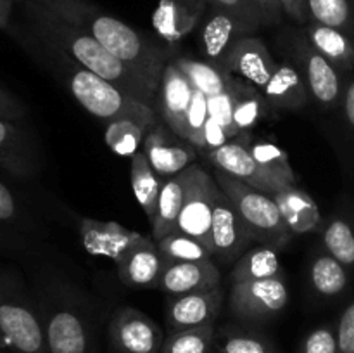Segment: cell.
<instances>
[{"label": "cell", "instance_id": "obj_1", "mask_svg": "<svg viewBox=\"0 0 354 353\" xmlns=\"http://www.w3.org/2000/svg\"><path fill=\"white\" fill-rule=\"evenodd\" d=\"M23 7L28 37L61 52L76 64L113 83L127 96L152 106L156 97L145 89L144 83L88 31L62 17L41 0H26Z\"/></svg>", "mask_w": 354, "mask_h": 353}, {"label": "cell", "instance_id": "obj_2", "mask_svg": "<svg viewBox=\"0 0 354 353\" xmlns=\"http://www.w3.org/2000/svg\"><path fill=\"white\" fill-rule=\"evenodd\" d=\"M41 2L47 3L68 21L88 31L156 97L162 71L169 62L168 52L161 45L152 42L124 21L100 10L88 0H71L66 3L54 2V0H41Z\"/></svg>", "mask_w": 354, "mask_h": 353}, {"label": "cell", "instance_id": "obj_3", "mask_svg": "<svg viewBox=\"0 0 354 353\" xmlns=\"http://www.w3.org/2000/svg\"><path fill=\"white\" fill-rule=\"evenodd\" d=\"M19 40L31 57L50 71V75L68 90L69 96L97 120L111 123L118 118H138L149 125L159 121L154 106L127 96L107 80L76 64L61 52L41 45L28 35L19 37Z\"/></svg>", "mask_w": 354, "mask_h": 353}, {"label": "cell", "instance_id": "obj_4", "mask_svg": "<svg viewBox=\"0 0 354 353\" xmlns=\"http://www.w3.org/2000/svg\"><path fill=\"white\" fill-rule=\"evenodd\" d=\"M35 300L48 353H97L93 318L75 287L47 277L37 286Z\"/></svg>", "mask_w": 354, "mask_h": 353}, {"label": "cell", "instance_id": "obj_5", "mask_svg": "<svg viewBox=\"0 0 354 353\" xmlns=\"http://www.w3.org/2000/svg\"><path fill=\"white\" fill-rule=\"evenodd\" d=\"M0 348L12 353H48L37 300L12 269L0 270Z\"/></svg>", "mask_w": 354, "mask_h": 353}, {"label": "cell", "instance_id": "obj_6", "mask_svg": "<svg viewBox=\"0 0 354 353\" xmlns=\"http://www.w3.org/2000/svg\"><path fill=\"white\" fill-rule=\"evenodd\" d=\"M214 180L218 187L232 199L237 206L239 213L244 218L252 241L258 244L282 251L292 241V234L287 230L282 220L279 206L272 196L227 175L221 170L214 172Z\"/></svg>", "mask_w": 354, "mask_h": 353}, {"label": "cell", "instance_id": "obj_7", "mask_svg": "<svg viewBox=\"0 0 354 353\" xmlns=\"http://www.w3.org/2000/svg\"><path fill=\"white\" fill-rule=\"evenodd\" d=\"M289 298L286 277L232 282L228 310L241 324L261 325L279 317Z\"/></svg>", "mask_w": 354, "mask_h": 353}, {"label": "cell", "instance_id": "obj_8", "mask_svg": "<svg viewBox=\"0 0 354 353\" xmlns=\"http://www.w3.org/2000/svg\"><path fill=\"white\" fill-rule=\"evenodd\" d=\"M292 57L306 82L310 99L322 111H334L341 106L344 93L342 73L306 40L304 33L292 38Z\"/></svg>", "mask_w": 354, "mask_h": 353}, {"label": "cell", "instance_id": "obj_9", "mask_svg": "<svg viewBox=\"0 0 354 353\" xmlns=\"http://www.w3.org/2000/svg\"><path fill=\"white\" fill-rule=\"evenodd\" d=\"M220 187L213 175L201 165L194 163L189 166V182H187L185 199L178 217V230L203 242L211 251V221L213 208Z\"/></svg>", "mask_w": 354, "mask_h": 353}, {"label": "cell", "instance_id": "obj_10", "mask_svg": "<svg viewBox=\"0 0 354 353\" xmlns=\"http://www.w3.org/2000/svg\"><path fill=\"white\" fill-rule=\"evenodd\" d=\"M251 232L237 206L220 189L211 221V255L223 263H235L252 244Z\"/></svg>", "mask_w": 354, "mask_h": 353}, {"label": "cell", "instance_id": "obj_11", "mask_svg": "<svg viewBox=\"0 0 354 353\" xmlns=\"http://www.w3.org/2000/svg\"><path fill=\"white\" fill-rule=\"evenodd\" d=\"M142 151L162 180L178 175L194 165L197 149L180 137L165 121H156L145 134Z\"/></svg>", "mask_w": 354, "mask_h": 353}, {"label": "cell", "instance_id": "obj_12", "mask_svg": "<svg viewBox=\"0 0 354 353\" xmlns=\"http://www.w3.org/2000/svg\"><path fill=\"white\" fill-rule=\"evenodd\" d=\"M109 338L116 353H161L166 336L154 318L133 307H123L111 320Z\"/></svg>", "mask_w": 354, "mask_h": 353}, {"label": "cell", "instance_id": "obj_13", "mask_svg": "<svg viewBox=\"0 0 354 353\" xmlns=\"http://www.w3.org/2000/svg\"><path fill=\"white\" fill-rule=\"evenodd\" d=\"M206 156L216 170H221L227 175L234 176V179L241 180V182L248 183V185L254 187V189L261 190L272 197L283 187H287L273 179L272 175H268L258 165V161L252 158L248 142H245V134H241L237 138L225 144L223 147L206 152Z\"/></svg>", "mask_w": 354, "mask_h": 353}, {"label": "cell", "instance_id": "obj_14", "mask_svg": "<svg viewBox=\"0 0 354 353\" xmlns=\"http://www.w3.org/2000/svg\"><path fill=\"white\" fill-rule=\"evenodd\" d=\"M197 30L201 52L206 55L207 61L220 66H223L227 54L241 38L256 33V30L237 16L211 3Z\"/></svg>", "mask_w": 354, "mask_h": 353}, {"label": "cell", "instance_id": "obj_15", "mask_svg": "<svg viewBox=\"0 0 354 353\" xmlns=\"http://www.w3.org/2000/svg\"><path fill=\"white\" fill-rule=\"evenodd\" d=\"M223 301L225 296L221 287L169 296L166 303V327L168 331H182L214 324L218 315L221 314Z\"/></svg>", "mask_w": 354, "mask_h": 353}, {"label": "cell", "instance_id": "obj_16", "mask_svg": "<svg viewBox=\"0 0 354 353\" xmlns=\"http://www.w3.org/2000/svg\"><path fill=\"white\" fill-rule=\"evenodd\" d=\"M209 9V0H159L152 28L159 40L175 45L197 30Z\"/></svg>", "mask_w": 354, "mask_h": 353}, {"label": "cell", "instance_id": "obj_17", "mask_svg": "<svg viewBox=\"0 0 354 353\" xmlns=\"http://www.w3.org/2000/svg\"><path fill=\"white\" fill-rule=\"evenodd\" d=\"M116 270L121 282L131 289H158L165 260L152 235H142L140 241L118 260Z\"/></svg>", "mask_w": 354, "mask_h": 353}, {"label": "cell", "instance_id": "obj_18", "mask_svg": "<svg viewBox=\"0 0 354 353\" xmlns=\"http://www.w3.org/2000/svg\"><path fill=\"white\" fill-rule=\"evenodd\" d=\"M0 166L17 179H31L41 166L35 138L16 121L3 118H0Z\"/></svg>", "mask_w": 354, "mask_h": 353}, {"label": "cell", "instance_id": "obj_19", "mask_svg": "<svg viewBox=\"0 0 354 353\" xmlns=\"http://www.w3.org/2000/svg\"><path fill=\"white\" fill-rule=\"evenodd\" d=\"M223 68L230 75L263 89L277 68L275 59L261 38L249 35L241 38L223 61Z\"/></svg>", "mask_w": 354, "mask_h": 353}, {"label": "cell", "instance_id": "obj_20", "mask_svg": "<svg viewBox=\"0 0 354 353\" xmlns=\"http://www.w3.org/2000/svg\"><path fill=\"white\" fill-rule=\"evenodd\" d=\"M80 237L86 253L99 258H109L114 263L127 251H130L142 239L140 232L130 230L116 221H100L93 218H82Z\"/></svg>", "mask_w": 354, "mask_h": 353}, {"label": "cell", "instance_id": "obj_21", "mask_svg": "<svg viewBox=\"0 0 354 353\" xmlns=\"http://www.w3.org/2000/svg\"><path fill=\"white\" fill-rule=\"evenodd\" d=\"M194 87L189 82L182 69L169 61L162 71L161 82H159L158 93H156V104H158L159 116L173 132L182 137L185 114L194 97Z\"/></svg>", "mask_w": 354, "mask_h": 353}, {"label": "cell", "instance_id": "obj_22", "mask_svg": "<svg viewBox=\"0 0 354 353\" xmlns=\"http://www.w3.org/2000/svg\"><path fill=\"white\" fill-rule=\"evenodd\" d=\"M261 93L272 111H299L310 100L306 82L296 62L289 59L277 62L275 71Z\"/></svg>", "mask_w": 354, "mask_h": 353}, {"label": "cell", "instance_id": "obj_23", "mask_svg": "<svg viewBox=\"0 0 354 353\" xmlns=\"http://www.w3.org/2000/svg\"><path fill=\"white\" fill-rule=\"evenodd\" d=\"M220 270L213 262H173L165 263L158 289L180 296L220 287Z\"/></svg>", "mask_w": 354, "mask_h": 353}, {"label": "cell", "instance_id": "obj_24", "mask_svg": "<svg viewBox=\"0 0 354 353\" xmlns=\"http://www.w3.org/2000/svg\"><path fill=\"white\" fill-rule=\"evenodd\" d=\"M273 201L279 206L282 220L287 230L292 235H306L311 232L322 230L324 217L320 213L317 201L306 192L294 185L283 187L273 196Z\"/></svg>", "mask_w": 354, "mask_h": 353}, {"label": "cell", "instance_id": "obj_25", "mask_svg": "<svg viewBox=\"0 0 354 353\" xmlns=\"http://www.w3.org/2000/svg\"><path fill=\"white\" fill-rule=\"evenodd\" d=\"M304 37L320 52L327 61H330L341 73L354 69V37L337 28L310 21L304 28Z\"/></svg>", "mask_w": 354, "mask_h": 353}, {"label": "cell", "instance_id": "obj_26", "mask_svg": "<svg viewBox=\"0 0 354 353\" xmlns=\"http://www.w3.org/2000/svg\"><path fill=\"white\" fill-rule=\"evenodd\" d=\"M187 182H189V168L171 179H166L162 183L158 210H156V217L151 224V235L156 242L178 230V217L183 206V199H185Z\"/></svg>", "mask_w": 354, "mask_h": 353}, {"label": "cell", "instance_id": "obj_27", "mask_svg": "<svg viewBox=\"0 0 354 353\" xmlns=\"http://www.w3.org/2000/svg\"><path fill=\"white\" fill-rule=\"evenodd\" d=\"M351 270L322 249L310 262V286L322 300H334L349 289Z\"/></svg>", "mask_w": 354, "mask_h": 353}, {"label": "cell", "instance_id": "obj_28", "mask_svg": "<svg viewBox=\"0 0 354 353\" xmlns=\"http://www.w3.org/2000/svg\"><path fill=\"white\" fill-rule=\"evenodd\" d=\"M214 353H280L275 343L254 325L228 324L216 329Z\"/></svg>", "mask_w": 354, "mask_h": 353}, {"label": "cell", "instance_id": "obj_29", "mask_svg": "<svg viewBox=\"0 0 354 353\" xmlns=\"http://www.w3.org/2000/svg\"><path fill=\"white\" fill-rule=\"evenodd\" d=\"M130 179L135 199L140 204L144 213L147 215L149 224H152V220L156 217V210H158L159 194H161L165 180L156 173V170L151 166L144 151H138L137 154L131 156Z\"/></svg>", "mask_w": 354, "mask_h": 353}, {"label": "cell", "instance_id": "obj_30", "mask_svg": "<svg viewBox=\"0 0 354 353\" xmlns=\"http://www.w3.org/2000/svg\"><path fill=\"white\" fill-rule=\"evenodd\" d=\"M273 277H286L280 265L279 251L263 244L245 251L234 263L230 273L232 282H248V280L273 279Z\"/></svg>", "mask_w": 354, "mask_h": 353}, {"label": "cell", "instance_id": "obj_31", "mask_svg": "<svg viewBox=\"0 0 354 353\" xmlns=\"http://www.w3.org/2000/svg\"><path fill=\"white\" fill-rule=\"evenodd\" d=\"M176 66L189 78L192 87L206 97L218 96L230 87L234 75L227 71L223 66L214 64L211 61H197L192 57H175Z\"/></svg>", "mask_w": 354, "mask_h": 353}, {"label": "cell", "instance_id": "obj_32", "mask_svg": "<svg viewBox=\"0 0 354 353\" xmlns=\"http://www.w3.org/2000/svg\"><path fill=\"white\" fill-rule=\"evenodd\" d=\"M322 249L337 262L354 269V220L346 213H337L324 221Z\"/></svg>", "mask_w": 354, "mask_h": 353}, {"label": "cell", "instance_id": "obj_33", "mask_svg": "<svg viewBox=\"0 0 354 353\" xmlns=\"http://www.w3.org/2000/svg\"><path fill=\"white\" fill-rule=\"evenodd\" d=\"M270 106L263 97L261 89L237 78V99L234 107V123L239 135L251 132L270 113Z\"/></svg>", "mask_w": 354, "mask_h": 353}, {"label": "cell", "instance_id": "obj_34", "mask_svg": "<svg viewBox=\"0 0 354 353\" xmlns=\"http://www.w3.org/2000/svg\"><path fill=\"white\" fill-rule=\"evenodd\" d=\"M152 125L138 118H118L107 123L104 141L118 156H135L140 151L145 134Z\"/></svg>", "mask_w": 354, "mask_h": 353}, {"label": "cell", "instance_id": "obj_35", "mask_svg": "<svg viewBox=\"0 0 354 353\" xmlns=\"http://www.w3.org/2000/svg\"><path fill=\"white\" fill-rule=\"evenodd\" d=\"M248 135L249 132H245V142H248L249 151H251L252 158L258 161V165L268 175L282 182L283 185H294L296 183V173L290 166L289 154L282 147H279L275 142L265 141V138L251 141V137H248Z\"/></svg>", "mask_w": 354, "mask_h": 353}, {"label": "cell", "instance_id": "obj_36", "mask_svg": "<svg viewBox=\"0 0 354 353\" xmlns=\"http://www.w3.org/2000/svg\"><path fill=\"white\" fill-rule=\"evenodd\" d=\"M216 325L207 324L201 327L168 331L161 353H214Z\"/></svg>", "mask_w": 354, "mask_h": 353}, {"label": "cell", "instance_id": "obj_37", "mask_svg": "<svg viewBox=\"0 0 354 353\" xmlns=\"http://www.w3.org/2000/svg\"><path fill=\"white\" fill-rule=\"evenodd\" d=\"M310 21L337 28L354 37L353 0H306Z\"/></svg>", "mask_w": 354, "mask_h": 353}, {"label": "cell", "instance_id": "obj_38", "mask_svg": "<svg viewBox=\"0 0 354 353\" xmlns=\"http://www.w3.org/2000/svg\"><path fill=\"white\" fill-rule=\"evenodd\" d=\"M159 253L165 263L173 262H211L213 255L209 249L190 235L175 232L158 241Z\"/></svg>", "mask_w": 354, "mask_h": 353}, {"label": "cell", "instance_id": "obj_39", "mask_svg": "<svg viewBox=\"0 0 354 353\" xmlns=\"http://www.w3.org/2000/svg\"><path fill=\"white\" fill-rule=\"evenodd\" d=\"M0 224L14 228L19 234L33 232L37 228L33 217L3 182H0Z\"/></svg>", "mask_w": 354, "mask_h": 353}, {"label": "cell", "instance_id": "obj_40", "mask_svg": "<svg viewBox=\"0 0 354 353\" xmlns=\"http://www.w3.org/2000/svg\"><path fill=\"white\" fill-rule=\"evenodd\" d=\"M235 99H237V76H234L230 87L225 92L218 93V96L207 97V109H209V116L216 120L228 135L234 138L239 137V132L234 123V107Z\"/></svg>", "mask_w": 354, "mask_h": 353}, {"label": "cell", "instance_id": "obj_41", "mask_svg": "<svg viewBox=\"0 0 354 353\" xmlns=\"http://www.w3.org/2000/svg\"><path fill=\"white\" fill-rule=\"evenodd\" d=\"M297 353H339L337 324L325 322L306 332L297 346Z\"/></svg>", "mask_w": 354, "mask_h": 353}, {"label": "cell", "instance_id": "obj_42", "mask_svg": "<svg viewBox=\"0 0 354 353\" xmlns=\"http://www.w3.org/2000/svg\"><path fill=\"white\" fill-rule=\"evenodd\" d=\"M207 118H209V109H207V97L199 90H194L192 102H190L189 109L185 114V123H183V138L196 145L197 138H199L201 132H203L204 125H206Z\"/></svg>", "mask_w": 354, "mask_h": 353}, {"label": "cell", "instance_id": "obj_43", "mask_svg": "<svg viewBox=\"0 0 354 353\" xmlns=\"http://www.w3.org/2000/svg\"><path fill=\"white\" fill-rule=\"evenodd\" d=\"M209 3L237 16L239 19L248 23L252 30L258 31L263 26L261 14H259V9L252 0H209Z\"/></svg>", "mask_w": 354, "mask_h": 353}, {"label": "cell", "instance_id": "obj_44", "mask_svg": "<svg viewBox=\"0 0 354 353\" xmlns=\"http://www.w3.org/2000/svg\"><path fill=\"white\" fill-rule=\"evenodd\" d=\"M230 141L232 137L228 135V132L225 130L216 120H213V118L209 116L194 147H196L197 151H203L204 154H206V152L214 151V149L223 147V145L228 144Z\"/></svg>", "mask_w": 354, "mask_h": 353}, {"label": "cell", "instance_id": "obj_45", "mask_svg": "<svg viewBox=\"0 0 354 353\" xmlns=\"http://www.w3.org/2000/svg\"><path fill=\"white\" fill-rule=\"evenodd\" d=\"M337 339L339 353H354V300L337 318Z\"/></svg>", "mask_w": 354, "mask_h": 353}, {"label": "cell", "instance_id": "obj_46", "mask_svg": "<svg viewBox=\"0 0 354 353\" xmlns=\"http://www.w3.org/2000/svg\"><path fill=\"white\" fill-rule=\"evenodd\" d=\"M28 114L26 106L16 96L0 87V118L9 121H19Z\"/></svg>", "mask_w": 354, "mask_h": 353}, {"label": "cell", "instance_id": "obj_47", "mask_svg": "<svg viewBox=\"0 0 354 353\" xmlns=\"http://www.w3.org/2000/svg\"><path fill=\"white\" fill-rule=\"evenodd\" d=\"M261 14L263 26H275L282 21L283 9L280 6V0H252Z\"/></svg>", "mask_w": 354, "mask_h": 353}, {"label": "cell", "instance_id": "obj_48", "mask_svg": "<svg viewBox=\"0 0 354 353\" xmlns=\"http://www.w3.org/2000/svg\"><path fill=\"white\" fill-rule=\"evenodd\" d=\"M339 107H341L342 120H344L346 127L354 135V76L346 80L344 93H342V100Z\"/></svg>", "mask_w": 354, "mask_h": 353}, {"label": "cell", "instance_id": "obj_49", "mask_svg": "<svg viewBox=\"0 0 354 353\" xmlns=\"http://www.w3.org/2000/svg\"><path fill=\"white\" fill-rule=\"evenodd\" d=\"M283 14L296 21L297 24H308L310 23V14H308L306 0H280Z\"/></svg>", "mask_w": 354, "mask_h": 353}, {"label": "cell", "instance_id": "obj_50", "mask_svg": "<svg viewBox=\"0 0 354 353\" xmlns=\"http://www.w3.org/2000/svg\"><path fill=\"white\" fill-rule=\"evenodd\" d=\"M24 246H26V237L23 234L16 232L14 228L7 227V225L0 224V251L24 248Z\"/></svg>", "mask_w": 354, "mask_h": 353}, {"label": "cell", "instance_id": "obj_51", "mask_svg": "<svg viewBox=\"0 0 354 353\" xmlns=\"http://www.w3.org/2000/svg\"><path fill=\"white\" fill-rule=\"evenodd\" d=\"M14 0H0V30L10 31V16L14 10Z\"/></svg>", "mask_w": 354, "mask_h": 353}, {"label": "cell", "instance_id": "obj_52", "mask_svg": "<svg viewBox=\"0 0 354 353\" xmlns=\"http://www.w3.org/2000/svg\"><path fill=\"white\" fill-rule=\"evenodd\" d=\"M54 2H61V3H66V2H71V0H54Z\"/></svg>", "mask_w": 354, "mask_h": 353}, {"label": "cell", "instance_id": "obj_53", "mask_svg": "<svg viewBox=\"0 0 354 353\" xmlns=\"http://www.w3.org/2000/svg\"><path fill=\"white\" fill-rule=\"evenodd\" d=\"M14 2H21V3H23V2H26V0H14Z\"/></svg>", "mask_w": 354, "mask_h": 353}, {"label": "cell", "instance_id": "obj_54", "mask_svg": "<svg viewBox=\"0 0 354 353\" xmlns=\"http://www.w3.org/2000/svg\"><path fill=\"white\" fill-rule=\"evenodd\" d=\"M0 353H3V352H0Z\"/></svg>", "mask_w": 354, "mask_h": 353}, {"label": "cell", "instance_id": "obj_55", "mask_svg": "<svg viewBox=\"0 0 354 353\" xmlns=\"http://www.w3.org/2000/svg\"><path fill=\"white\" fill-rule=\"evenodd\" d=\"M353 2H354V0H353Z\"/></svg>", "mask_w": 354, "mask_h": 353}]
</instances>
